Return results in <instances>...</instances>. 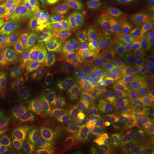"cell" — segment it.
<instances>
[{
	"mask_svg": "<svg viewBox=\"0 0 154 154\" xmlns=\"http://www.w3.org/2000/svg\"><path fill=\"white\" fill-rule=\"evenodd\" d=\"M150 60L152 65L154 66V45L150 48Z\"/></svg>",
	"mask_w": 154,
	"mask_h": 154,
	"instance_id": "484cf974",
	"label": "cell"
},
{
	"mask_svg": "<svg viewBox=\"0 0 154 154\" xmlns=\"http://www.w3.org/2000/svg\"><path fill=\"white\" fill-rule=\"evenodd\" d=\"M21 0L0 9V45L13 38Z\"/></svg>",
	"mask_w": 154,
	"mask_h": 154,
	"instance_id": "2e32d148",
	"label": "cell"
},
{
	"mask_svg": "<svg viewBox=\"0 0 154 154\" xmlns=\"http://www.w3.org/2000/svg\"><path fill=\"white\" fill-rule=\"evenodd\" d=\"M133 133L130 126L102 134L91 143L89 154H119L123 141Z\"/></svg>",
	"mask_w": 154,
	"mask_h": 154,
	"instance_id": "4fadbf2b",
	"label": "cell"
},
{
	"mask_svg": "<svg viewBox=\"0 0 154 154\" xmlns=\"http://www.w3.org/2000/svg\"><path fill=\"white\" fill-rule=\"evenodd\" d=\"M101 45L100 37L85 28L62 6L39 38L22 56L25 60L42 56L75 58Z\"/></svg>",
	"mask_w": 154,
	"mask_h": 154,
	"instance_id": "7a4b0ae2",
	"label": "cell"
},
{
	"mask_svg": "<svg viewBox=\"0 0 154 154\" xmlns=\"http://www.w3.org/2000/svg\"><path fill=\"white\" fill-rule=\"evenodd\" d=\"M0 154H5V152H0Z\"/></svg>",
	"mask_w": 154,
	"mask_h": 154,
	"instance_id": "4316f807",
	"label": "cell"
},
{
	"mask_svg": "<svg viewBox=\"0 0 154 154\" xmlns=\"http://www.w3.org/2000/svg\"><path fill=\"white\" fill-rule=\"evenodd\" d=\"M145 154H146V153H145Z\"/></svg>",
	"mask_w": 154,
	"mask_h": 154,
	"instance_id": "f1b7e54d",
	"label": "cell"
},
{
	"mask_svg": "<svg viewBox=\"0 0 154 154\" xmlns=\"http://www.w3.org/2000/svg\"><path fill=\"white\" fill-rule=\"evenodd\" d=\"M82 82L96 93H115L111 55L102 45L87 56L82 69Z\"/></svg>",
	"mask_w": 154,
	"mask_h": 154,
	"instance_id": "277c9868",
	"label": "cell"
},
{
	"mask_svg": "<svg viewBox=\"0 0 154 154\" xmlns=\"http://www.w3.org/2000/svg\"><path fill=\"white\" fill-rule=\"evenodd\" d=\"M88 101V94L83 89L68 90L55 117L72 140L82 121L84 110Z\"/></svg>",
	"mask_w": 154,
	"mask_h": 154,
	"instance_id": "9c48e42d",
	"label": "cell"
},
{
	"mask_svg": "<svg viewBox=\"0 0 154 154\" xmlns=\"http://www.w3.org/2000/svg\"><path fill=\"white\" fill-rule=\"evenodd\" d=\"M119 154H140L136 140L134 137V133L123 141Z\"/></svg>",
	"mask_w": 154,
	"mask_h": 154,
	"instance_id": "7402d4cb",
	"label": "cell"
},
{
	"mask_svg": "<svg viewBox=\"0 0 154 154\" xmlns=\"http://www.w3.org/2000/svg\"><path fill=\"white\" fill-rule=\"evenodd\" d=\"M64 2L65 1L57 2L46 8L40 12L18 36L0 45V56L11 52L22 54L28 50L39 38L48 23L55 17Z\"/></svg>",
	"mask_w": 154,
	"mask_h": 154,
	"instance_id": "ba28073f",
	"label": "cell"
},
{
	"mask_svg": "<svg viewBox=\"0 0 154 154\" xmlns=\"http://www.w3.org/2000/svg\"><path fill=\"white\" fill-rule=\"evenodd\" d=\"M17 1H19V0H0V9L10 5L11 4H14Z\"/></svg>",
	"mask_w": 154,
	"mask_h": 154,
	"instance_id": "d4e9b609",
	"label": "cell"
},
{
	"mask_svg": "<svg viewBox=\"0 0 154 154\" xmlns=\"http://www.w3.org/2000/svg\"><path fill=\"white\" fill-rule=\"evenodd\" d=\"M134 127L138 143L144 152L154 154V116Z\"/></svg>",
	"mask_w": 154,
	"mask_h": 154,
	"instance_id": "ac0fdd59",
	"label": "cell"
},
{
	"mask_svg": "<svg viewBox=\"0 0 154 154\" xmlns=\"http://www.w3.org/2000/svg\"><path fill=\"white\" fill-rule=\"evenodd\" d=\"M11 144L12 143L10 142L9 140H7L6 139H5V138L0 134V150H1V149L5 148V147H7L9 145H11Z\"/></svg>",
	"mask_w": 154,
	"mask_h": 154,
	"instance_id": "cb8c5ba5",
	"label": "cell"
},
{
	"mask_svg": "<svg viewBox=\"0 0 154 154\" xmlns=\"http://www.w3.org/2000/svg\"><path fill=\"white\" fill-rule=\"evenodd\" d=\"M65 74V58L42 56L28 59L0 88V103L31 105L57 92Z\"/></svg>",
	"mask_w": 154,
	"mask_h": 154,
	"instance_id": "6da1fadb",
	"label": "cell"
},
{
	"mask_svg": "<svg viewBox=\"0 0 154 154\" xmlns=\"http://www.w3.org/2000/svg\"><path fill=\"white\" fill-rule=\"evenodd\" d=\"M61 1L65 0H21L16 29L12 38H16L22 33L40 12Z\"/></svg>",
	"mask_w": 154,
	"mask_h": 154,
	"instance_id": "5bb4252c",
	"label": "cell"
},
{
	"mask_svg": "<svg viewBox=\"0 0 154 154\" xmlns=\"http://www.w3.org/2000/svg\"><path fill=\"white\" fill-rule=\"evenodd\" d=\"M154 116V95L146 92L131 94L113 113L110 126L115 129L132 127Z\"/></svg>",
	"mask_w": 154,
	"mask_h": 154,
	"instance_id": "8992f818",
	"label": "cell"
},
{
	"mask_svg": "<svg viewBox=\"0 0 154 154\" xmlns=\"http://www.w3.org/2000/svg\"><path fill=\"white\" fill-rule=\"evenodd\" d=\"M5 154H45L42 148L31 140H21L11 144L5 151Z\"/></svg>",
	"mask_w": 154,
	"mask_h": 154,
	"instance_id": "ffe728a7",
	"label": "cell"
},
{
	"mask_svg": "<svg viewBox=\"0 0 154 154\" xmlns=\"http://www.w3.org/2000/svg\"><path fill=\"white\" fill-rule=\"evenodd\" d=\"M122 95L113 92L97 93L88 99L81 126L73 140L75 150L87 146L103 134Z\"/></svg>",
	"mask_w": 154,
	"mask_h": 154,
	"instance_id": "3957f363",
	"label": "cell"
},
{
	"mask_svg": "<svg viewBox=\"0 0 154 154\" xmlns=\"http://www.w3.org/2000/svg\"><path fill=\"white\" fill-rule=\"evenodd\" d=\"M153 35H154V30H153Z\"/></svg>",
	"mask_w": 154,
	"mask_h": 154,
	"instance_id": "83f0119b",
	"label": "cell"
},
{
	"mask_svg": "<svg viewBox=\"0 0 154 154\" xmlns=\"http://www.w3.org/2000/svg\"><path fill=\"white\" fill-rule=\"evenodd\" d=\"M67 91H57L27 105L21 122V140L33 138L54 118Z\"/></svg>",
	"mask_w": 154,
	"mask_h": 154,
	"instance_id": "5b68a950",
	"label": "cell"
},
{
	"mask_svg": "<svg viewBox=\"0 0 154 154\" xmlns=\"http://www.w3.org/2000/svg\"><path fill=\"white\" fill-rule=\"evenodd\" d=\"M40 146L45 154H73V140L55 116L39 133Z\"/></svg>",
	"mask_w": 154,
	"mask_h": 154,
	"instance_id": "30bf717a",
	"label": "cell"
},
{
	"mask_svg": "<svg viewBox=\"0 0 154 154\" xmlns=\"http://www.w3.org/2000/svg\"><path fill=\"white\" fill-rule=\"evenodd\" d=\"M123 9V20L137 21L154 16V0H119Z\"/></svg>",
	"mask_w": 154,
	"mask_h": 154,
	"instance_id": "e0dca14e",
	"label": "cell"
},
{
	"mask_svg": "<svg viewBox=\"0 0 154 154\" xmlns=\"http://www.w3.org/2000/svg\"><path fill=\"white\" fill-rule=\"evenodd\" d=\"M138 87L142 92H146L154 95V66L142 75Z\"/></svg>",
	"mask_w": 154,
	"mask_h": 154,
	"instance_id": "44dd1931",
	"label": "cell"
},
{
	"mask_svg": "<svg viewBox=\"0 0 154 154\" xmlns=\"http://www.w3.org/2000/svg\"><path fill=\"white\" fill-rule=\"evenodd\" d=\"M25 107L0 103V134L11 143L21 140V122Z\"/></svg>",
	"mask_w": 154,
	"mask_h": 154,
	"instance_id": "7c38bea8",
	"label": "cell"
},
{
	"mask_svg": "<svg viewBox=\"0 0 154 154\" xmlns=\"http://www.w3.org/2000/svg\"><path fill=\"white\" fill-rule=\"evenodd\" d=\"M22 54L7 53L0 56V86L15 73L25 62Z\"/></svg>",
	"mask_w": 154,
	"mask_h": 154,
	"instance_id": "d6986e66",
	"label": "cell"
},
{
	"mask_svg": "<svg viewBox=\"0 0 154 154\" xmlns=\"http://www.w3.org/2000/svg\"><path fill=\"white\" fill-rule=\"evenodd\" d=\"M119 37L121 51L116 57L141 75L149 71L152 67L150 60V47L141 32L135 28H121Z\"/></svg>",
	"mask_w": 154,
	"mask_h": 154,
	"instance_id": "52a82bcc",
	"label": "cell"
},
{
	"mask_svg": "<svg viewBox=\"0 0 154 154\" xmlns=\"http://www.w3.org/2000/svg\"><path fill=\"white\" fill-rule=\"evenodd\" d=\"M90 145L91 144H89L88 146L83 147V148L77 149V150H75L74 154H89V152H90Z\"/></svg>",
	"mask_w": 154,
	"mask_h": 154,
	"instance_id": "603a6c76",
	"label": "cell"
},
{
	"mask_svg": "<svg viewBox=\"0 0 154 154\" xmlns=\"http://www.w3.org/2000/svg\"><path fill=\"white\" fill-rule=\"evenodd\" d=\"M63 7L85 28L103 37L105 33L94 20L84 0H65Z\"/></svg>",
	"mask_w": 154,
	"mask_h": 154,
	"instance_id": "9a60e30c",
	"label": "cell"
},
{
	"mask_svg": "<svg viewBox=\"0 0 154 154\" xmlns=\"http://www.w3.org/2000/svg\"><path fill=\"white\" fill-rule=\"evenodd\" d=\"M84 2L105 35L120 28L118 23L120 11L116 0H84Z\"/></svg>",
	"mask_w": 154,
	"mask_h": 154,
	"instance_id": "8fae6325",
	"label": "cell"
}]
</instances>
